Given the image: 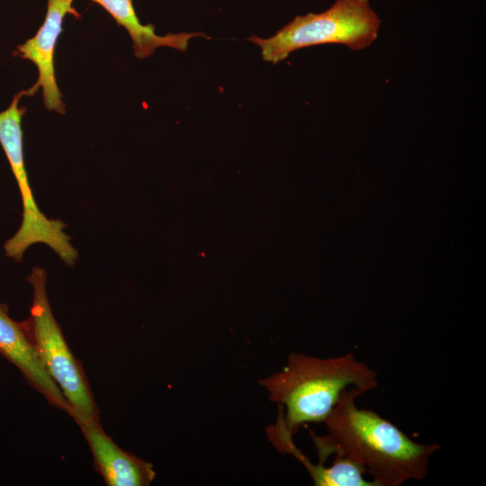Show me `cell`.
Here are the masks:
<instances>
[{
    "instance_id": "cell-4",
    "label": "cell",
    "mask_w": 486,
    "mask_h": 486,
    "mask_svg": "<svg viewBox=\"0 0 486 486\" xmlns=\"http://www.w3.org/2000/svg\"><path fill=\"white\" fill-rule=\"evenodd\" d=\"M32 288L31 315L25 322L39 356L66 398L78 425L99 422V414L84 372L70 351L47 293V272L33 267L27 276Z\"/></svg>"
},
{
    "instance_id": "cell-1",
    "label": "cell",
    "mask_w": 486,
    "mask_h": 486,
    "mask_svg": "<svg viewBox=\"0 0 486 486\" xmlns=\"http://www.w3.org/2000/svg\"><path fill=\"white\" fill-rule=\"evenodd\" d=\"M356 388L344 390L324 424L328 434L310 435L320 464L329 455L349 458L363 465L376 486H400L426 478L439 444H420L376 412L359 409Z\"/></svg>"
},
{
    "instance_id": "cell-7",
    "label": "cell",
    "mask_w": 486,
    "mask_h": 486,
    "mask_svg": "<svg viewBox=\"0 0 486 486\" xmlns=\"http://www.w3.org/2000/svg\"><path fill=\"white\" fill-rule=\"evenodd\" d=\"M0 353L12 362L52 404L70 414L62 392L46 371L25 323L12 320L0 303Z\"/></svg>"
},
{
    "instance_id": "cell-2",
    "label": "cell",
    "mask_w": 486,
    "mask_h": 486,
    "mask_svg": "<svg viewBox=\"0 0 486 486\" xmlns=\"http://www.w3.org/2000/svg\"><path fill=\"white\" fill-rule=\"evenodd\" d=\"M377 373L353 353L320 358L292 352L282 371L258 381L279 414L274 429L293 436L310 422H324L341 392L356 388L363 393L378 385Z\"/></svg>"
},
{
    "instance_id": "cell-8",
    "label": "cell",
    "mask_w": 486,
    "mask_h": 486,
    "mask_svg": "<svg viewBox=\"0 0 486 486\" xmlns=\"http://www.w3.org/2000/svg\"><path fill=\"white\" fill-rule=\"evenodd\" d=\"M92 451L97 470L109 486H147L156 472L150 463L121 449L99 422L79 425Z\"/></svg>"
},
{
    "instance_id": "cell-6",
    "label": "cell",
    "mask_w": 486,
    "mask_h": 486,
    "mask_svg": "<svg viewBox=\"0 0 486 486\" xmlns=\"http://www.w3.org/2000/svg\"><path fill=\"white\" fill-rule=\"evenodd\" d=\"M72 3L73 0H48L42 25L32 38L16 48L17 55L34 63L38 69L37 81L25 90L24 95H34L41 87L45 107L61 114L65 113V104L56 80L54 53L66 14L79 17Z\"/></svg>"
},
{
    "instance_id": "cell-5",
    "label": "cell",
    "mask_w": 486,
    "mask_h": 486,
    "mask_svg": "<svg viewBox=\"0 0 486 486\" xmlns=\"http://www.w3.org/2000/svg\"><path fill=\"white\" fill-rule=\"evenodd\" d=\"M24 90L18 92L10 105L0 112V144L9 161L17 182L22 202V223L15 234L5 241V256L21 262L27 248L34 244L49 246L68 266L75 265L77 250L71 245L70 237L64 232L66 224L45 216L38 207L31 189L25 168L22 149V118L25 107H19Z\"/></svg>"
},
{
    "instance_id": "cell-3",
    "label": "cell",
    "mask_w": 486,
    "mask_h": 486,
    "mask_svg": "<svg viewBox=\"0 0 486 486\" xmlns=\"http://www.w3.org/2000/svg\"><path fill=\"white\" fill-rule=\"evenodd\" d=\"M381 20L369 0H337L328 10L296 16L270 38L252 36L266 62L277 64L300 49L338 43L353 50L369 47L378 37Z\"/></svg>"
},
{
    "instance_id": "cell-9",
    "label": "cell",
    "mask_w": 486,
    "mask_h": 486,
    "mask_svg": "<svg viewBox=\"0 0 486 486\" xmlns=\"http://www.w3.org/2000/svg\"><path fill=\"white\" fill-rule=\"evenodd\" d=\"M106 10L116 22L124 27L130 36L134 55L139 58L151 56L160 47H169L185 51L189 40L201 32L167 33L164 36L155 32L152 24L140 23L135 13L132 0H92Z\"/></svg>"
},
{
    "instance_id": "cell-10",
    "label": "cell",
    "mask_w": 486,
    "mask_h": 486,
    "mask_svg": "<svg viewBox=\"0 0 486 486\" xmlns=\"http://www.w3.org/2000/svg\"><path fill=\"white\" fill-rule=\"evenodd\" d=\"M284 453L292 454L303 464L316 486H376L372 481H366L363 465L356 462L336 455L333 464L326 467L324 464L311 463L293 442L284 447Z\"/></svg>"
}]
</instances>
